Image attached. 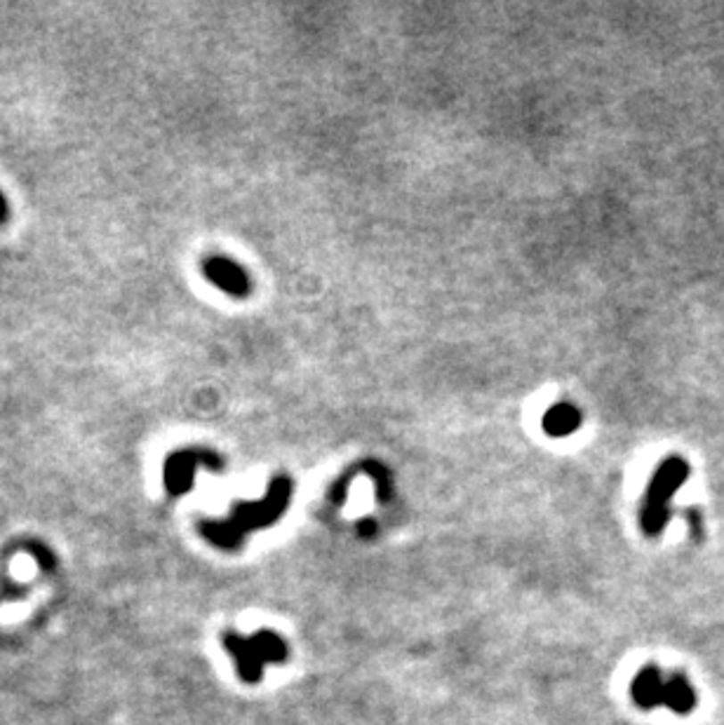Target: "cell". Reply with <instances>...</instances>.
I'll return each instance as SVG.
<instances>
[{"label":"cell","mask_w":724,"mask_h":725,"mask_svg":"<svg viewBox=\"0 0 724 725\" xmlns=\"http://www.w3.org/2000/svg\"><path fill=\"white\" fill-rule=\"evenodd\" d=\"M202 273L214 287L221 291L235 296V298H245L250 294V277L238 264H233L226 257H210L202 264Z\"/></svg>","instance_id":"8992f818"},{"label":"cell","mask_w":724,"mask_h":725,"mask_svg":"<svg viewBox=\"0 0 724 725\" xmlns=\"http://www.w3.org/2000/svg\"><path fill=\"white\" fill-rule=\"evenodd\" d=\"M687 477H689V462L679 456L666 458L654 472L640 512V526L645 535L656 538L666 531L668 519H671V502L678 488L687 482Z\"/></svg>","instance_id":"3957f363"},{"label":"cell","mask_w":724,"mask_h":725,"mask_svg":"<svg viewBox=\"0 0 724 725\" xmlns=\"http://www.w3.org/2000/svg\"><path fill=\"white\" fill-rule=\"evenodd\" d=\"M224 646L233 655L240 679L245 683H259L268 662L271 664H283L290 657V648H287L283 636L276 634V631H268V629H261L254 636H240L226 631L224 634Z\"/></svg>","instance_id":"277c9868"},{"label":"cell","mask_w":724,"mask_h":725,"mask_svg":"<svg viewBox=\"0 0 724 725\" xmlns=\"http://www.w3.org/2000/svg\"><path fill=\"white\" fill-rule=\"evenodd\" d=\"M630 697L645 712L666 706L679 716H687L696 706V690L689 679L685 674H663L656 664H646L638 672L630 686Z\"/></svg>","instance_id":"7a4b0ae2"},{"label":"cell","mask_w":724,"mask_h":725,"mask_svg":"<svg viewBox=\"0 0 724 725\" xmlns=\"http://www.w3.org/2000/svg\"><path fill=\"white\" fill-rule=\"evenodd\" d=\"M205 462V465H212V468H221V460L217 456H210V453H202V451H181V453H175L169 458L168 465H165V484H168V491L172 495H181L186 493L191 484H193L195 477V468Z\"/></svg>","instance_id":"5b68a950"},{"label":"cell","mask_w":724,"mask_h":725,"mask_svg":"<svg viewBox=\"0 0 724 725\" xmlns=\"http://www.w3.org/2000/svg\"><path fill=\"white\" fill-rule=\"evenodd\" d=\"M579 425H581V413H579L576 406L567 404V402L550 406L548 413L543 416V430L553 436L572 435V432H576Z\"/></svg>","instance_id":"52a82bcc"},{"label":"cell","mask_w":724,"mask_h":725,"mask_svg":"<svg viewBox=\"0 0 724 725\" xmlns=\"http://www.w3.org/2000/svg\"><path fill=\"white\" fill-rule=\"evenodd\" d=\"M7 218H10V207H7L5 195L0 193V224H5Z\"/></svg>","instance_id":"ba28073f"},{"label":"cell","mask_w":724,"mask_h":725,"mask_svg":"<svg viewBox=\"0 0 724 725\" xmlns=\"http://www.w3.org/2000/svg\"><path fill=\"white\" fill-rule=\"evenodd\" d=\"M292 495V484L287 479H276L271 484V491L261 502H240L233 509V517L221 524H202V535L210 542L219 547H233L240 545V540L245 538L250 531L264 528L268 524L278 519L280 514L284 512V505L290 501Z\"/></svg>","instance_id":"6da1fadb"}]
</instances>
